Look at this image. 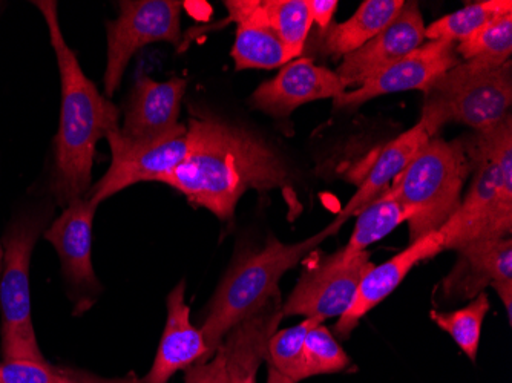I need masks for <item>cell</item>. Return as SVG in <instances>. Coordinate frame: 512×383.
Instances as JSON below:
<instances>
[{
  "label": "cell",
  "mask_w": 512,
  "mask_h": 383,
  "mask_svg": "<svg viewBox=\"0 0 512 383\" xmlns=\"http://www.w3.org/2000/svg\"><path fill=\"white\" fill-rule=\"evenodd\" d=\"M338 5V0H307L310 16H312L313 22L318 23L322 31L330 27Z\"/></svg>",
  "instance_id": "cell-33"
},
{
  "label": "cell",
  "mask_w": 512,
  "mask_h": 383,
  "mask_svg": "<svg viewBox=\"0 0 512 383\" xmlns=\"http://www.w3.org/2000/svg\"><path fill=\"white\" fill-rule=\"evenodd\" d=\"M490 307L488 296L482 292L467 307L450 311V313L433 310L430 313V318L433 319L437 327L450 334L451 339L459 345L463 353L470 357L471 361H476L483 321H485Z\"/></svg>",
  "instance_id": "cell-26"
},
{
  "label": "cell",
  "mask_w": 512,
  "mask_h": 383,
  "mask_svg": "<svg viewBox=\"0 0 512 383\" xmlns=\"http://www.w3.org/2000/svg\"><path fill=\"white\" fill-rule=\"evenodd\" d=\"M0 383H59L57 370L48 362L4 361L0 364Z\"/></svg>",
  "instance_id": "cell-30"
},
{
  "label": "cell",
  "mask_w": 512,
  "mask_h": 383,
  "mask_svg": "<svg viewBox=\"0 0 512 383\" xmlns=\"http://www.w3.org/2000/svg\"><path fill=\"white\" fill-rule=\"evenodd\" d=\"M181 10L177 0H125L117 19L108 22V62L103 88L111 100L122 83L126 66L143 46L181 42Z\"/></svg>",
  "instance_id": "cell-9"
},
{
  "label": "cell",
  "mask_w": 512,
  "mask_h": 383,
  "mask_svg": "<svg viewBox=\"0 0 512 383\" xmlns=\"http://www.w3.org/2000/svg\"><path fill=\"white\" fill-rule=\"evenodd\" d=\"M39 223H16L5 236L4 273L0 279L4 361L46 364L31 316L30 264Z\"/></svg>",
  "instance_id": "cell-7"
},
{
  "label": "cell",
  "mask_w": 512,
  "mask_h": 383,
  "mask_svg": "<svg viewBox=\"0 0 512 383\" xmlns=\"http://www.w3.org/2000/svg\"><path fill=\"white\" fill-rule=\"evenodd\" d=\"M186 282L169 293L168 319L161 336L154 364L143 377V383H169L181 370H188L198 362H204L207 354L206 341L200 328L191 322V308L186 304Z\"/></svg>",
  "instance_id": "cell-16"
},
{
  "label": "cell",
  "mask_w": 512,
  "mask_h": 383,
  "mask_svg": "<svg viewBox=\"0 0 512 383\" xmlns=\"http://www.w3.org/2000/svg\"><path fill=\"white\" fill-rule=\"evenodd\" d=\"M324 324L319 318H306L301 324L286 330H276L269 342L267 361L278 373L298 383L304 380V344L310 330Z\"/></svg>",
  "instance_id": "cell-28"
},
{
  "label": "cell",
  "mask_w": 512,
  "mask_h": 383,
  "mask_svg": "<svg viewBox=\"0 0 512 383\" xmlns=\"http://www.w3.org/2000/svg\"><path fill=\"white\" fill-rule=\"evenodd\" d=\"M332 235L327 226L318 235L310 236L301 243L284 244L270 236L264 249L244 253L238 258L215 292L200 328L207 347L204 361H209L217 353L230 330L279 295L281 278Z\"/></svg>",
  "instance_id": "cell-4"
},
{
  "label": "cell",
  "mask_w": 512,
  "mask_h": 383,
  "mask_svg": "<svg viewBox=\"0 0 512 383\" xmlns=\"http://www.w3.org/2000/svg\"><path fill=\"white\" fill-rule=\"evenodd\" d=\"M34 5L45 19L59 65L62 106L54 138L56 172L51 190L66 206L89 194L97 143L120 128V111L83 73L76 53L63 36L56 2L39 0Z\"/></svg>",
  "instance_id": "cell-2"
},
{
  "label": "cell",
  "mask_w": 512,
  "mask_h": 383,
  "mask_svg": "<svg viewBox=\"0 0 512 383\" xmlns=\"http://www.w3.org/2000/svg\"><path fill=\"white\" fill-rule=\"evenodd\" d=\"M512 13L511 0H483L454 11L425 27V39L462 42L471 34L503 14Z\"/></svg>",
  "instance_id": "cell-24"
},
{
  "label": "cell",
  "mask_w": 512,
  "mask_h": 383,
  "mask_svg": "<svg viewBox=\"0 0 512 383\" xmlns=\"http://www.w3.org/2000/svg\"><path fill=\"white\" fill-rule=\"evenodd\" d=\"M186 86L188 82L180 77L168 82L138 77L125 108V122L119 129L123 141L145 146L186 134L188 128L178 122Z\"/></svg>",
  "instance_id": "cell-11"
},
{
  "label": "cell",
  "mask_w": 512,
  "mask_h": 383,
  "mask_svg": "<svg viewBox=\"0 0 512 383\" xmlns=\"http://www.w3.org/2000/svg\"><path fill=\"white\" fill-rule=\"evenodd\" d=\"M267 383H295L293 380L287 379L283 374L278 373L275 368L269 367V374H267Z\"/></svg>",
  "instance_id": "cell-35"
},
{
  "label": "cell",
  "mask_w": 512,
  "mask_h": 383,
  "mask_svg": "<svg viewBox=\"0 0 512 383\" xmlns=\"http://www.w3.org/2000/svg\"><path fill=\"white\" fill-rule=\"evenodd\" d=\"M269 27L301 56L312 28L307 0H261Z\"/></svg>",
  "instance_id": "cell-27"
},
{
  "label": "cell",
  "mask_w": 512,
  "mask_h": 383,
  "mask_svg": "<svg viewBox=\"0 0 512 383\" xmlns=\"http://www.w3.org/2000/svg\"><path fill=\"white\" fill-rule=\"evenodd\" d=\"M350 362V357L342 350L329 328L321 324L309 331L302 357L304 379L322 374L341 373Z\"/></svg>",
  "instance_id": "cell-29"
},
{
  "label": "cell",
  "mask_w": 512,
  "mask_h": 383,
  "mask_svg": "<svg viewBox=\"0 0 512 383\" xmlns=\"http://www.w3.org/2000/svg\"><path fill=\"white\" fill-rule=\"evenodd\" d=\"M313 256L315 261L306 262L298 284L283 304L284 318H341L352 307L362 278L375 267L367 250L350 259L342 250L329 256L315 250Z\"/></svg>",
  "instance_id": "cell-8"
},
{
  "label": "cell",
  "mask_w": 512,
  "mask_h": 383,
  "mask_svg": "<svg viewBox=\"0 0 512 383\" xmlns=\"http://www.w3.org/2000/svg\"><path fill=\"white\" fill-rule=\"evenodd\" d=\"M473 172L465 141L431 137L390 184L411 212L410 241L436 233L459 209L460 194Z\"/></svg>",
  "instance_id": "cell-5"
},
{
  "label": "cell",
  "mask_w": 512,
  "mask_h": 383,
  "mask_svg": "<svg viewBox=\"0 0 512 383\" xmlns=\"http://www.w3.org/2000/svg\"><path fill=\"white\" fill-rule=\"evenodd\" d=\"M459 261L442 282L447 298L474 299L493 282L512 281V239H488L456 250Z\"/></svg>",
  "instance_id": "cell-20"
},
{
  "label": "cell",
  "mask_w": 512,
  "mask_h": 383,
  "mask_svg": "<svg viewBox=\"0 0 512 383\" xmlns=\"http://www.w3.org/2000/svg\"><path fill=\"white\" fill-rule=\"evenodd\" d=\"M57 382L59 383H143V379L128 374L126 377L119 379H105V377L94 376L91 373H83V371L74 370H57Z\"/></svg>",
  "instance_id": "cell-32"
},
{
  "label": "cell",
  "mask_w": 512,
  "mask_h": 383,
  "mask_svg": "<svg viewBox=\"0 0 512 383\" xmlns=\"http://www.w3.org/2000/svg\"><path fill=\"white\" fill-rule=\"evenodd\" d=\"M511 105V62L490 65L467 60L439 77L425 92L419 123L431 137L451 122L486 132L511 115Z\"/></svg>",
  "instance_id": "cell-6"
},
{
  "label": "cell",
  "mask_w": 512,
  "mask_h": 383,
  "mask_svg": "<svg viewBox=\"0 0 512 383\" xmlns=\"http://www.w3.org/2000/svg\"><path fill=\"white\" fill-rule=\"evenodd\" d=\"M119 129L106 137L111 148L108 172L86 195L97 206L134 184L143 181L161 183L189 152L188 131L152 145L134 146L123 141Z\"/></svg>",
  "instance_id": "cell-10"
},
{
  "label": "cell",
  "mask_w": 512,
  "mask_h": 383,
  "mask_svg": "<svg viewBox=\"0 0 512 383\" xmlns=\"http://www.w3.org/2000/svg\"><path fill=\"white\" fill-rule=\"evenodd\" d=\"M456 43L448 40H428L404 59L394 63L378 76L359 86L356 91H345L333 100L335 108H356L381 95L402 91L427 92L439 77L459 65Z\"/></svg>",
  "instance_id": "cell-12"
},
{
  "label": "cell",
  "mask_w": 512,
  "mask_h": 383,
  "mask_svg": "<svg viewBox=\"0 0 512 383\" xmlns=\"http://www.w3.org/2000/svg\"><path fill=\"white\" fill-rule=\"evenodd\" d=\"M232 22L237 23L232 59L241 69H275L299 57L264 17L261 0H227L224 2Z\"/></svg>",
  "instance_id": "cell-17"
},
{
  "label": "cell",
  "mask_w": 512,
  "mask_h": 383,
  "mask_svg": "<svg viewBox=\"0 0 512 383\" xmlns=\"http://www.w3.org/2000/svg\"><path fill=\"white\" fill-rule=\"evenodd\" d=\"M473 164L467 198L437 230L442 249L509 238L512 230V117L465 141Z\"/></svg>",
  "instance_id": "cell-3"
},
{
  "label": "cell",
  "mask_w": 512,
  "mask_h": 383,
  "mask_svg": "<svg viewBox=\"0 0 512 383\" xmlns=\"http://www.w3.org/2000/svg\"><path fill=\"white\" fill-rule=\"evenodd\" d=\"M457 56L490 65L511 62L512 13L496 17L456 46Z\"/></svg>",
  "instance_id": "cell-25"
},
{
  "label": "cell",
  "mask_w": 512,
  "mask_h": 383,
  "mask_svg": "<svg viewBox=\"0 0 512 383\" xmlns=\"http://www.w3.org/2000/svg\"><path fill=\"white\" fill-rule=\"evenodd\" d=\"M283 318L279 293L255 315L229 331L220 345L226 361L227 383H258L256 373L267 361L270 339Z\"/></svg>",
  "instance_id": "cell-19"
},
{
  "label": "cell",
  "mask_w": 512,
  "mask_h": 383,
  "mask_svg": "<svg viewBox=\"0 0 512 383\" xmlns=\"http://www.w3.org/2000/svg\"><path fill=\"white\" fill-rule=\"evenodd\" d=\"M430 138L431 135L428 134L427 129L417 122L416 126L384 146L371 164L370 171L365 175L358 192L353 195L352 200L348 201L336 220L330 224L329 229L332 230L333 235L341 229L348 218L356 217L370 201L381 194L382 190L387 189L391 181L404 171Z\"/></svg>",
  "instance_id": "cell-21"
},
{
  "label": "cell",
  "mask_w": 512,
  "mask_h": 383,
  "mask_svg": "<svg viewBox=\"0 0 512 383\" xmlns=\"http://www.w3.org/2000/svg\"><path fill=\"white\" fill-rule=\"evenodd\" d=\"M404 4V0H365L350 19L322 31V53L344 57L355 53L378 36Z\"/></svg>",
  "instance_id": "cell-22"
},
{
  "label": "cell",
  "mask_w": 512,
  "mask_h": 383,
  "mask_svg": "<svg viewBox=\"0 0 512 383\" xmlns=\"http://www.w3.org/2000/svg\"><path fill=\"white\" fill-rule=\"evenodd\" d=\"M184 383H227L226 361L221 348L209 359L198 362L186 371Z\"/></svg>",
  "instance_id": "cell-31"
},
{
  "label": "cell",
  "mask_w": 512,
  "mask_h": 383,
  "mask_svg": "<svg viewBox=\"0 0 512 383\" xmlns=\"http://www.w3.org/2000/svg\"><path fill=\"white\" fill-rule=\"evenodd\" d=\"M440 252H444L442 241L437 232L431 233V235L417 239L407 249L388 259L381 266L373 267L362 278L355 301H353L352 307L348 308L339 318L335 333L342 339H347L368 311L378 307L394 290L398 289L414 266L425 259L434 258Z\"/></svg>",
  "instance_id": "cell-15"
},
{
  "label": "cell",
  "mask_w": 512,
  "mask_h": 383,
  "mask_svg": "<svg viewBox=\"0 0 512 383\" xmlns=\"http://www.w3.org/2000/svg\"><path fill=\"white\" fill-rule=\"evenodd\" d=\"M490 287L496 290L500 301L505 305L506 313H508V321L512 322V281L493 282Z\"/></svg>",
  "instance_id": "cell-34"
},
{
  "label": "cell",
  "mask_w": 512,
  "mask_h": 383,
  "mask_svg": "<svg viewBox=\"0 0 512 383\" xmlns=\"http://www.w3.org/2000/svg\"><path fill=\"white\" fill-rule=\"evenodd\" d=\"M338 74L301 57L281 68L275 79L258 86L250 106L276 118H286L299 106L322 99H338L344 94Z\"/></svg>",
  "instance_id": "cell-14"
},
{
  "label": "cell",
  "mask_w": 512,
  "mask_h": 383,
  "mask_svg": "<svg viewBox=\"0 0 512 383\" xmlns=\"http://www.w3.org/2000/svg\"><path fill=\"white\" fill-rule=\"evenodd\" d=\"M188 138V155L161 183L220 220L234 217L247 190L278 189L289 180L283 158L266 141L214 115L192 117Z\"/></svg>",
  "instance_id": "cell-1"
},
{
  "label": "cell",
  "mask_w": 512,
  "mask_h": 383,
  "mask_svg": "<svg viewBox=\"0 0 512 383\" xmlns=\"http://www.w3.org/2000/svg\"><path fill=\"white\" fill-rule=\"evenodd\" d=\"M97 204L88 197L66 204L62 215L45 232L62 261L63 272L74 287L97 289L99 281L92 267V224Z\"/></svg>",
  "instance_id": "cell-18"
},
{
  "label": "cell",
  "mask_w": 512,
  "mask_h": 383,
  "mask_svg": "<svg viewBox=\"0 0 512 383\" xmlns=\"http://www.w3.org/2000/svg\"><path fill=\"white\" fill-rule=\"evenodd\" d=\"M356 217L358 220L352 236L341 249L347 259L365 252L368 246L378 243L382 238L390 235L394 229H398L401 224L408 223L411 212L407 207L402 206L401 201L388 186Z\"/></svg>",
  "instance_id": "cell-23"
},
{
  "label": "cell",
  "mask_w": 512,
  "mask_h": 383,
  "mask_svg": "<svg viewBox=\"0 0 512 383\" xmlns=\"http://www.w3.org/2000/svg\"><path fill=\"white\" fill-rule=\"evenodd\" d=\"M425 40V23L416 2H405L387 27L355 53L344 57L338 74L345 89L362 86L413 53Z\"/></svg>",
  "instance_id": "cell-13"
},
{
  "label": "cell",
  "mask_w": 512,
  "mask_h": 383,
  "mask_svg": "<svg viewBox=\"0 0 512 383\" xmlns=\"http://www.w3.org/2000/svg\"><path fill=\"white\" fill-rule=\"evenodd\" d=\"M0 261H2V250H0ZM0 269H2V262H0Z\"/></svg>",
  "instance_id": "cell-36"
}]
</instances>
